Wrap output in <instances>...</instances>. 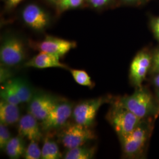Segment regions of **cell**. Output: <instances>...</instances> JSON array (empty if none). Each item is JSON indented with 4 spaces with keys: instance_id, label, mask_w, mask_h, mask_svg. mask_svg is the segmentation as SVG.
Masks as SVG:
<instances>
[{
    "instance_id": "cb8c5ba5",
    "label": "cell",
    "mask_w": 159,
    "mask_h": 159,
    "mask_svg": "<svg viewBox=\"0 0 159 159\" xmlns=\"http://www.w3.org/2000/svg\"><path fill=\"white\" fill-rule=\"evenodd\" d=\"M152 71L154 74L159 73V50L155 52L152 57Z\"/></svg>"
},
{
    "instance_id": "9c48e42d",
    "label": "cell",
    "mask_w": 159,
    "mask_h": 159,
    "mask_svg": "<svg viewBox=\"0 0 159 159\" xmlns=\"http://www.w3.org/2000/svg\"><path fill=\"white\" fill-rule=\"evenodd\" d=\"M152 56L146 51L138 52L131 63L130 79L137 88L141 87L148 72L151 68Z\"/></svg>"
},
{
    "instance_id": "44dd1931",
    "label": "cell",
    "mask_w": 159,
    "mask_h": 159,
    "mask_svg": "<svg viewBox=\"0 0 159 159\" xmlns=\"http://www.w3.org/2000/svg\"><path fill=\"white\" fill-rule=\"evenodd\" d=\"M38 142L32 140L26 148L24 157L26 159H41V150L39 148Z\"/></svg>"
},
{
    "instance_id": "4dcf8cb0",
    "label": "cell",
    "mask_w": 159,
    "mask_h": 159,
    "mask_svg": "<svg viewBox=\"0 0 159 159\" xmlns=\"http://www.w3.org/2000/svg\"><path fill=\"white\" fill-rule=\"evenodd\" d=\"M157 100L158 102V110L159 111V90H157Z\"/></svg>"
},
{
    "instance_id": "7402d4cb",
    "label": "cell",
    "mask_w": 159,
    "mask_h": 159,
    "mask_svg": "<svg viewBox=\"0 0 159 159\" xmlns=\"http://www.w3.org/2000/svg\"><path fill=\"white\" fill-rule=\"evenodd\" d=\"M11 133L7 125L1 123L0 124V148L1 150H4L6 146L11 140Z\"/></svg>"
},
{
    "instance_id": "8992f818",
    "label": "cell",
    "mask_w": 159,
    "mask_h": 159,
    "mask_svg": "<svg viewBox=\"0 0 159 159\" xmlns=\"http://www.w3.org/2000/svg\"><path fill=\"white\" fill-rule=\"evenodd\" d=\"M108 100L107 98L101 97L80 102L73 110L72 116L75 122L81 125L91 127L98 110Z\"/></svg>"
},
{
    "instance_id": "9a60e30c",
    "label": "cell",
    "mask_w": 159,
    "mask_h": 159,
    "mask_svg": "<svg viewBox=\"0 0 159 159\" xmlns=\"http://www.w3.org/2000/svg\"><path fill=\"white\" fill-rule=\"evenodd\" d=\"M11 81L20 102H29L35 93L29 82L21 77L12 79Z\"/></svg>"
},
{
    "instance_id": "8fae6325",
    "label": "cell",
    "mask_w": 159,
    "mask_h": 159,
    "mask_svg": "<svg viewBox=\"0 0 159 159\" xmlns=\"http://www.w3.org/2000/svg\"><path fill=\"white\" fill-rule=\"evenodd\" d=\"M41 125L38 120L31 114L23 116L18 121V131L19 136L29 140L39 142L43 137Z\"/></svg>"
},
{
    "instance_id": "277c9868",
    "label": "cell",
    "mask_w": 159,
    "mask_h": 159,
    "mask_svg": "<svg viewBox=\"0 0 159 159\" xmlns=\"http://www.w3.org/2000/svg\"><path fill=\"white\" fill-rule=\"evenodd\" d=\"M90 127L77 123L66 125L60 128L58 139L63 146L68 149L83 146L96 137L94 131Z\"/></svg>"
},
{
    "instance_id": "4fadbf2b",
    "label": "cell",
    "mask_w": 159,
    "mask_h": 159,
    "mask_svg": "<svg viewBox=\"0 0 159 159\" xmlns=\"http://www.w3.org/2000/svg\"><path fill=\"white\" fill-rule=\"evenodd\" d=\"M60 57L56 55L44 51H40L37 55L26 62L25 66L27 67H34L40 69L53 67L67 69L68 67L66 65L60 61Z\"/></svg>"
},
{
    "instance_id": "1f68e13d",
    "label": "cell",
    "mask_w": 159,
    "mask_h": 159,
    "mask_svg": "<svg viewBox=\"0 0 159 159\" xmlns=\"http://www.w3.org/2000/svg\"><path fill=\"white\" fill-rule=\"evenodd\" d=\"M50 1H52V2H57V0H50Z\"/></svg>"
},
{
    "instance_id": "83f0119b",
    "label": "cell",
    "mask_w": 159,
    "mask_h": 159,
    "mask_svg": "<svg viewBox=\"0 0 159 159\" xmlns=\"http://www.w3.org/2000/svg\"><path fill=\"white\" fill-rule=\"evenodd\" d=\"M153 83L157 90H159V73L154 74L153 79Z\"/></svg>"
},
{
    "instance_id": "f546056e",
    "label": "cell",
    "mask_w": 159,
    "mask_h": 159,
    "mask_svg": "<svg viewBox=\"0 0 159 159\" xmlns=\"http://www.w3.org/2000/svg\"><path fill=\"white\" fill-rule=\"evenodd\" d=\"M126 2L129 3H137V2H140L143 1V0H124Z\"/></svg>"
},
{
    "instance_id": "e0dca14e",
    "label": "cell",
    "mask_w": 159,
    "mask_h": 159,
    "mask_svg": "<svg viewBox=\"0 0 159 159\" xmlns=\"http://www.w3.org/2000/svg\"><path fill=\"white\" fill-rule=\"evenodd\" d=\"M96 147L87 148L81 146L79 147L68 149L65 154V159H90L96 153Z\"/></svg>"
},
{
    "instance_id": "ffe728a7",
    "label": "cell",
    "mask_w": 159,
    "mask_h": 159,
    "mask_svg": "<svg viewBox=\"0 0 159 159\" xmlns=\"http://www.w3.org/2000/svg\"><path fill=\"white\" fill-rule=\"evenodd\" d=\"M70 72L75 82L80 85L88 87L90 89H92L94 86V84L92 81L91 77L85 71L72 69L70 70Z\"/></svg>"
},
{
    "instance_id": "2e32d148",
    "label": "cell",
    "mask_w": 159,
    "mask_h": 159,
    "mask_svg": "<svg viewBox=\"0 0 159 159\" xmlns=\"http://www.w3.org/2000/svg\"><path fill=\"white\" fill-rule=\"evenodd\" d=\"M25 149L24 138L18 136L11 139L4 150L10 159H17L24 156Z\"/></svg>"
},
{
    "instance_id": "836d02e7",
    "label": "cell",
    "mask_w": 159,
    "mask_h": 159,
    "mask_svg": "<svg viewBox=\"0 0 159 159\" xmlns=\"http://www.w3.org/2000/svg\"><path fill=\"white\" fill-rule=\"evenodd\" d=\"M11 1V0H8V1Z\"/></svg>"
},
{
    "instance_id": "ba28073f",
    "label": "cell",
    "mask_w": 159,
    "mask_h": 159,
    "mask_svg": "<svg viewBox=\"0 0 159 159\" xmlns=\"http://www.w3.org/2000/svg\"><path fill=\"white\" fill-rule=\"evenodd\" d=\"M60 100L44 92H35L28 102V112L39 121H43Z\"/></svg>"
},
{
    "instance_id": "7a4b0ae2",
    "label": "cell",
    "mask_w": 159,
    "mask_h": 159,
    "mask_svg": "<svg viewBox=\"0 0 159 159\" xmlns=\"http://www.w3.org/2000/svg\"><path fill=\"white\" fill-rule=\"evenodd\" d=\"M117 101L141 120L150 118L158 111L152 94L142 87L137 88L132 94L121 97Z\"/></svg>"
},
{
    "instance_id": "7c38bea8",
    "label": "cell",
    "mask_w": 159,
    "mask_h": 159,
    "mask_svg": "<svg viewBox=\"0 0 159 159\" xmlns=\"http://www.w3.org/2000/svg\"><path fill=\"white\" fill-rule=\"evenodd\" d=\"M23 20L31 29L40 31L48 24V17L44 10L35 4H30L23 10Z\"/></svg>"
},
{
    "instance_id": "30bf717a",
    "label": "cell",
    "mask_w": 159,
    "mask_h": 159,
    "mask_svg": "<svg viewBox=\"0 0 159 159\" xmlns=\"http://www.w3.org/2000/svg\"><path fill=\"white\" fill-rule=\"evenodd\" d=\"M33 46L37 50L48 52L61 57L76 47L77 44L75 41L47 36L43 41L33 43Z\"/></svg>"
},
{
    "instance_id": "f1b7e54d",
    "label": "cell",
    "mask_w": 159,
    "mask_h": 159,
    "mask_svg": "<svg viewBox=\"0 0 159 159\" xmlns=\"http://www.w3.org/2000/svg\"><path fill=\"white\" fill-rule=\"evenodd\" d=\"M21 1L23 0H11L8 1V5L10 7H14L17 6Z\"/></svg>"
},
{
    "instance_id": "5bb4252c",
    "label": "cell",
    "mask_w": 159,
    "mask_h": 159,
    "mask_svg": "<svg viewBox=\"0 0 159 159\" xmlns=\"http://www.w3.org/2000/svg\"><path fill=\"white\" fill-rule=\"evenodd\" d=\"M20 119V112L18 105L7 102L1 99L0 102V121L7 125H12Z\"/></svg>"
},
{
    "instance_id": "6da1fadb",
    "label": "cell",
    "mask_w": 159,
    "mask_h": 159,
    "mask_svg": "<svg viewBox=\"0 0 159 159\" xmlns=\"http://www.w3.org/2000/svg\"><path fill=\"white\" fill-rule=\"evenodd\" d=\"M149 119L143 120L130 133L119 137L123 153L126 157L136 158L144 154L153 129V124Z\"/></svg>"
},
{
    "instance_id": "4316f807",
    "label": "cell",
    "mask_w": 159,
    "mask_h": 159,
    "mask_svg": "<svg viewBox=\"0 0 159 159\" xmlns=\"http://www.w3.org/2000/svg\"><path fill=\"white\" fill-rule=\"evenodd\" d=\"M89 1L91 3L92 6L96 8L101 7L107 4L106 0H89Z\"/></svg>"
},
{
    "instance_id": "d6a6232c",
    "label": "cell",
    "mask_w": 159,
    "mask_h": 159,
    "mask_svg": "<svg viewBox=\"0 0 159 159\" xmlns=\"http://www.w3.org/2000/svg\"><path fill=\"white\" fill-rule=\"evenodd\" d=\"M107 1V3H108V2H110L111 0H106Z\"/></svg>"
},
{
    "instance_id": "5b68a950",
    "label": "cell",
    "mask_w": 159,
    "mask_h": 159,
    "mask_svg": "<svg viewBox=\"0 0 159 159\" xmlns=\"http://www.w3.org/2000/svg\"><path fill=\"white\" fill-rule=\"evenodd\" d=\"M25 57V48L22 40L16 35H8L2 42L0 49L1 64L6 67L16 66Z\"/></svg>"
},
{
    "instance_id": "ac0fdd59",
    "label": "cell",
    "mask_w": 159,
    "mask_h": 159,
    "mask_svg": "<svg viewBox=\"0 0 159 159\" xmlns=\"http://www.w3.org/2000/svg\"><path fill=\"white\" fill-rule=\"evenodd\" d=\"M61 157L57 143L48 138L46 139L41 149V159H58Z\"/></svg>"
},
{
    "instance_id": "d4e9b609",
    "label": "cell",
    "mask_w": 159,
    "mask_h": 159,
    "mask_svg": "<svg viewBox=\"0 0 159 159\" xmlns=\"http://www.w3.org/2000/svg\"><path fill=\"white\" fill-rule=\"evenodd\" d=\"M152 28L155 37L159 41V17L153 20L152 23Z\"/></svg>"
},
{
    "instance_id": "3957f363",
    "label": "cell",
    "mask_w": 159,
    "mask_h": 159,
    "mask_svg": "<svg viewBox=\"0 0 159 159\" xmlns=\"http://www.w3.org/2000/svg\"><path fill=\"white\" fill-rule=\"evenodd\" d=\"M107 120L119 137L130 133L143 120L117 100L110 108L107 114Z\"/></svg>"
},
{
    "instance_id": "d6986e66",
    "label": "cell",
    "mask_w": 159,
    "mask_h": 159,
    "mask_svg": "<svg viewBox=\"0 0 159 159\" xmlns=\"http://www.w3.org/2000/svg\"><path fill=\"white\" fill-rule=\"evenodd\" d=\"M0 94L1 99L11 104L18 105L21 103L12 85L11 79L6 81L1 86Z\"/></svg>"
},
{
    "instance_id": "52a82bcc",
    "label": "cell",
    "mask_w": 159,
    "mask_h": 159,
    "mask_svg": "<svg viewBox=\"0 0 159 159\" xmlns=\"http://www.w3.org/2000/svg\"><path fill=\"white\" fill-rule=\"evenodd\" d=\"M73 104L60 100L44 119L41 121V127L44 131H49L61 128L66 125L73 113Z\"/></svg>"
},
{
    "instance_id": "484cf974",
    "label": "cell",
    "mask_w": 159,
    "mask_h": 159,
    "mask_svg": "<svg viewBox=\"0 0 159 159\" xmlns=\"http://www.w3.org/2000/svg\"><path fill=\"white\" fill-rule=\"evenodd\" d=\"M11 76L10 71L5 67H1V83H3L8 80V78Z\"/></svg>"
},
{
    "instance_id": "603a6c76",
    "label": "cell",
    "mask_w": 159,
    "mask_h": 159,
    "mask_svg": "<svg viewBox=\"0 0 159 159\" xmlns=\"http://www.w3.org/2000/svg\"><path fill=\"white\" fill-rule=\"evenodd\" d=\"M84 0H57V4L62 10L77 8L81 6Z\"/></svg>"
}]
</instances>
